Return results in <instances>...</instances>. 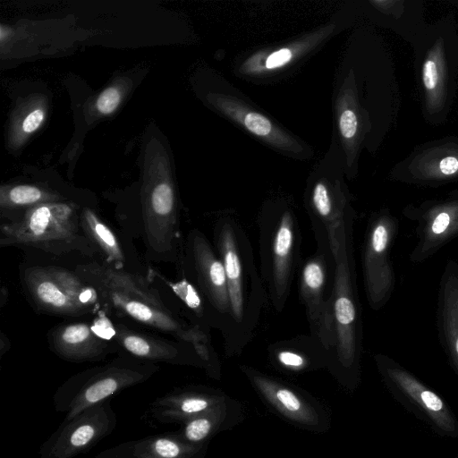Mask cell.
<instances>
[{
    "label": "cell",
    "instance_id": "1",
    "mask_svg": "<svg viewBox=\"0 0 458 458\" xmlns=\"http://www.w3.org/2000/svg\"><path fill=\"white\" fill-rule=\"evenodd\" d=\"M82 207L74 201L32 207L15 220L1 223L0 245L35 250L54 258L80 256L98 261L81 226Z\"/></svg>",
    "mask_w": 458,
    "mask_h": 458
},
{
    "label": "cell",
    "instance_id": "2",
    "mask_svg": "<svg viewBox=\"0 0 458 458\" xmlns=\"http://www.w3.org/2000/svg\"><path fill=\"white\" fill-rule=\"evenodd\" d=\"M19 275L22 292L38 313L78 318L104 312L98 291L73 268L24 262Z\"/></svg>",
    "mask_w": 458,
    "mask_h": 458
},
{
    "label": "cell",
    "instance_id": "3",
    "mask_svg": "<svg viewBox=\"0 0 458 458\" xmlns=\"http://www.w3.org/2000/svg\"><path fill=\"white\" fill-rule=\"evenodd\" d=\"M157 363L138 360L127 354L86 369L67 378L53 396L56 411L71 420L84 410L109 400L124 389L142 384L159 371Z\"/></svg>",
    "mask_w": 458,
    "mask_h": 458
},
{
    "label": "cell",
    "instance_id": "4",
    "mask_svg": "<svg viewBox=\"0 0 458 458\" xmlns=\"http://www.w3.org/2000/svg\"><path fill=\"white\" fill-rule=\"evenodd\" d=\"M398 228V219L387 208L374 213L368 224L362 271L367 299L374 310L382 309L394 291L395 273L391 249Z\"/></svg>",
    "mask_w": 458,
    "mask_h": 458
},
{
    "label": "cell",
    "instance_id": "5",
    "mask_svg": "<svg viewBox=\"0 0 458 458\" xmlns=\"http://www.w3.org/2000/svg\"><path fill=\"white\" fill-rule=\"evenodd\" d=\"M95 288V287H94ZM109 318H128L157 332L191 344L200 359H208L207 337L199 326H190L175 311L156 307L121 293L95 288Z\"/></svg>",
    "mask_w": 458,
    "mask_h": 458
},
{
    "label": "cell",
    "instance_id": "6",
    "mask_svg": "<svg viewBox=\"0 0 458 458\" xmlns=\"http://www.w3.org/2000/svg\"><path fill=\"white\" fill-rule=\"evenodd\" d=\"M117 423L110 399L64 420L38 449V458H75L88 453L114 430Z\"/></svg>",
    "mask_w": 458,
    "mask_h": 458
},
{
    "label": "cell",
    "instance_id": "7",
    "mask_svg": "<svg viewBox=\"0 0 458 458\" xmlns=\"http://www.w3.org/2000/svg\"><path fill=\"white\" fill-rule=\"evenodd\" d=\"M403 215L416 223V242L409 259L421 263L458 237V189L445 197L408 204Z\"/></svg>",
    "mask_w": 458,
    "mask_h": 458
},
{
    "label": "cell",
    "instance_id": "8",
    "mask_svg": "<svg viewBox=\"0 0 458 458\" xmlns=\"http://www.w3.org/2000/svg\"><path fill=\"white\" fill-rule=\"evenodd\" d=\"M348 243L335 260L330 296L335 344L344 361H353L361 344V321Z\"/></svg>",
    "mask_w": 458,
    "mask_h": 458
},
{
    "label": "cell",
    "instance_id": "9",
    "mask_svg": "<svg viewBox=\"0 0 458 458\" xmlns=\"http://www.w3.org/2000/svg\"><path fill=\"white\" fill-rule=\"evenodd\" d=\"M100 326L102 336L113 341L120 354H127L140 360L169 364H188L192 361L194 347L179 340H169L156 334L134 328L130 325L114 321L101 313L93 322ZM119 354V355H120Z\"/></svg>",
    "mask_w": 458,
    "mask_h": 458
},
{
    "label": "cell",
    "instance_id": "10",
    "mask_svg": "<svg viewBox=\"0 0 458 458\" xmlns=\"http://www.w3.org/2000/svg\"><path fill=\"white\" fill-rule=\"evenodd\" d=\"M393 177L419 186L438 187L458 180V139L425 144L397 165Z\"/></svg>",
    "mask_w": 458,
    "mask_h": 458
},
{
    "label": "cell",
    "instance_id": "11",
    "mask_svg": "<svg viewBox=\"0 0 458 458\" xmlns=\"http://www.w3.org/2000/svg\"><path fill=\"white\" fill-rule=\"evenodd\" d=\"M49 350L63 360L72 363L97 362L110 354H120L117 345L99 335L93 323L63 322L47 333Z\"/></svg>",
    "mask_w": 458,
    "mask_h": 458
},
{
    "label": "cell",
    "instance_id": "12",
    "mask_svg": "<svg viewBox=\"0 0 458 458\" xmlns=\"http://www.w3.org/2000/svg\"><path fill=\"white\" fill-rule=\"evenodd\" d=\"M185 254L199 291L217 311H231L223 261L214 253L209 242L198 230H192L189 233Z\"/></svg>",
    "mask_w": 458,
    "mask_h": 458
},
{
    "label": "cell",
    "instance_id": "13",
    "mask_svg": "<svg viewBox=\"0 0 458 458\" xmlns=\"http://www.w3.org/2000/svg\"><path fill=\"white\" fill-rule=\"evenodd\" d=\"M269 237L267 279L275 303L282 305L292 282L297 256V225L290 211L281 214Z\"/></svg>",
    "mask_w": 458,
    "mask_h": 458
},
{
    "label": "cell",
    "instance_id": "14",
    "mask_svg": "<svg viewBox=\"0 0 458 458\" xmlns=\"http://www.w3.org/2000/svg\"><path fill=\"white\" fill-rule=\"evenodd\" d=\"M73 270L95 288L121 293L160 309L172 310L147 275L115 269L96 260L79 262Z\"/></svg>",
    "mask_w": 458,
    "mask_h": 458
},
{
    "label": "cell",
    "instance_id": "15",
    "mask_svg": "<svg viewBox=\"0 0 458 458\" xmlns=\"http://www.w3.org/2000/svg\"><path fill=\"white\" fill-rule=\"evenodd\" d=\"M80 220L84 235L98 254V262L115 269L147 275L137 254L129 251V245L93 208L83 206Z\"/></svg>",
    "mask_w": 458,
    "mask_h": 458
},
{
    "label": "cell",
    "instance_id": "16",
    "mask_svg": "<svg viewBox=\"0 0 458 458\" xmlns=\"http://www.w3.org/2000/svg\"><path fill=\"white\" fill-rule=\"evenodd\" d=\"M208 101L227 118L272 146L286 151H301L298 142L270 119L239 99L228 95L212 94L208 97Z\"/></svg>",
    "mask_w": 458,
    "mask_h": 458
},
{
    "label": "cell",
    "instance_id": "17",
    "mask_svg": "<svg viewBox=\"0 0 458 458\" xmlns=\"http://www.w3.org/2000/svg\"><path fill=\"white\" fill-rule=\"evenodd\" d=\"M437 327L439 342L458 371V263L447 260L440 276Z\"/></svg>",
    "mask_w": 458,
    "mask_h": 458
},
{
    "label": "cell",
    "instance_id": "18",
    "mask_svg": "<svg viewBox=\"0 0 458 458\" xmlns=\"http://www.w3.org/2000/svg\"><path fill=\"white\" fill-rule=\"evenodd\" d=\"M384 374L399 390L416 402L443 430H454V422L443 400L413 375L387 356L377 355Z\"/></svg>",
    "mask_w": 458,
    "mask_h": 458
},
{
    "label": "cell",
    "instance_id": "19",
    "mask_svg": "<svg viewBox=\"0 0 458 458\" xmlns=\"http://www.w3.org/2000/svg\"><path fill=\"white\" fill-rule=\"evenodd\" d=\"M196 447L175 434H159L121 443L94 458H189Z\"/></svg>",
    "mask_w": 458,
    "mask_h": 458
},
{
    "label": "cell",
    "instance_id": "20",
    "mask_svg": "<svg viewBox=\"0 0 458 458\" xmlns=\"http://www.w3.org/2000/svg\"><path fill=\"white\" fill-rule=\"evenodd\" d=\"M216 243L225 267L231 313L235 321L241 322L244 314L243 270L231 225L220 227Z\"/></svg>",
    "mask_w": 458,
    "mask_h": 458
},
{
    "label": "cell",
    "instance_id": "21",
    "mask_svg": "<svg viewBox=\"0 0 458 458\" xmlns=\"http://www.w3.org/2000/svg\"><path fill=\"white\" fill-rule=\"evenodd\" d=\"M327 283V261L324 255L317 254L304 263L300 278L301 296L305 303L309 319L316 325V329L329 306V300L325 299Z\"/></svg>",
    "mask_w": 458,
    "mask_h": 458
},
{
    "label": "cell",
    "instance_id": "22",
    "mask_svg": "<svg viewBox=\"0 0 458 458\" xmlns=\"http://www.w3.org/2000/svg\"><path fill=\"white\" fill-rule=\"evenodd\" d=\"M64 201L74 200L55 190L37 184L3 185L0 190L1 218L3 222L13 221L32 207Z\"/></svg>",
    "mask_w": 458,
    "mask_h": 458
},
{
    "label": "cell",
    "instance_id": "23",
    "mask_svg": "<svg viewBox=\"0 0 458 458\" xmlns=\"http://www.w3.org/2000/svg\"><path fill=\"white\" fill-rule=\"evenodd\" d=\"M425 106L429 114L443 110L447 98V71L443 39L437 38L428 49L421 68Z\"/></svg>",
    "mask_w": 458,
    "mask_h": 458
},
{
    "label": "cell",
    "instance_id": "24",
    "mask_svg": "<svg viewBox=\"0 0 458 458\" xmlns=\"http://www.w3.org/2000/svg\"><path fill=\"white\" fill-rule=\"evenodd\" d=\"M338 128L341 138L352 155L357 150L363 131L362 117L352 93L346 91L338 106Z\"/></svg>",
    "mask_w": 458,
    "mask_h": 458
},
{
    "label": "cell",
    "instance_id": "25",
    "mask_svg": "<svg viewBox=\"0 0 458 458\" xmlns=\"http://www.w3.org/2000/svg\"><path fill=\"white\" fill-rule=\"evenodd\" d=\"M47 106L42 99H34L19 110L12 124L13 144H21L43 124Z\"/></svg>",
    "mask_w": 458,
    "mask_h": 458
},
{
    "label": "cell",
    "instance_id": "26",
    "mask_svg": "<svg viewBox=\"0 0 458 458\" xmlns=\"http://www.w3.org/2000/svg\"><path fill=\"white\" fill-rule=\"evenodd\" d=\"M211 427L208 418L196 415L185 421L182 434L178 436L190 444L198 443L208 437Z\"/></svg>",
    "mask_w": 458,
    "mask_h": 458
},
{
    "label": "cell",
    "instance_id": "27",
    "mask_svg": "<svg viewBox=\"0 0 458 458\" xmlns=\"http://www.w3.org/2000/svg\"><path fill=\"white\" fill-rule=\"evenodd\" d=\"M122 96L121 89L115 86L105 89L97 98L96 109L102 114H111L119 106Z\"/></svg>",
    "mask_w": 458,
    "mask_h": 458
},
{
    "label": "cell",
    "instance_id": "28",
    "mask_svg": "<svg viewBox=\"0 0 458 458\" xmlns=\"http://www.w3.org/2000/svg\"><path fill=\"white\" fill-rule=\"evenodd\" d=\"M370 3L381 13L393 15L395 18L400 17L404 10V1L403 0H377Z\"/></svg>",
    "mask_w": 458,
    "mask_h": 458
},
{
    "label": "cell",
    "instance_id": "29",
    "mask_svg": "<svg viewBox=\"0 0 458 458\" xmlns=\"http://www.w3.org/2000/svg\"><path fill=\"white\" fill-rule=\"evenodd\" d=\"M276 397L289 411H296L301 408L300 401L291 391L287 389H278L276 391Z\"/></svg>",
    "mask_w": 458,
    "mask_h": 458
},
{
    "label": "cell",
    "instance_id": "30",
    "mask_svg": "<svg viewBox=\"0 0 458 458\" xmlns=\"http://www.w3.org/2000/svg\"><path fill=\"white\" fill-rule=\"evenodd\" d=\"M277 358L281 363L288 367L299 368L304 363L303 358L293 351L282 350L278 352Z\"/></svg>",
    "mask_w": 458,
    "mask_h": 458
},
{
    "label": "cell",
    "instance_id": "31",
    "mask_svg": "<svg viewBox=\"0 0 458 458\" xmlns=\"http://www.w3.org/2000/svg\"><path fill=\"white\" fill-rule=\"evenodd\" d=\"M11 341L8 336L1 331L0 333V359L10 350Z\"/></svg>",
    "mask_w": 458,
    "mask_h": 458
},
{
    "label": "cell",
    "instance_id": "32",
    "mask_svg": "<svg viewBox=\"0 0 458 458\" xmlns=\"http://www.w3.org/2000/svg\"><path fill=\"white\" fill-rule=\"evenodd\" d=\"M8 297V288L4 284H3L0 290V309H3L6 305Z\"/></svg>",
    "mask_w": 458,
    "mask_h": 458
}]
</instances>
